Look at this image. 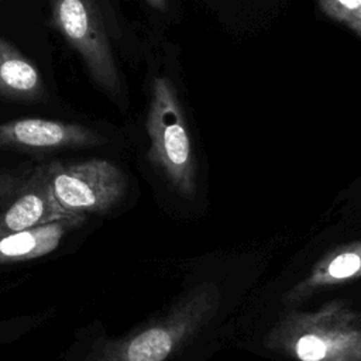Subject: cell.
<instances>
[{"mask_svg": "<svg viewBox=\"0 0 361 361\" xmlns=\"http://www.w3.org/2000/svg\"><path fill=\"white\" fill-rule=\"evenodd\" d=\"M152 8L158 10V11H165L166 6H168V0H145Z\"/></svg>", "mask_w": 361, "mask_h": 361, "instance_id": "4fadbf2b", "label": "cell"}, {"mask_svg": "<svg viewBox=\"0 0 361 361\" xmlns=\"http://www.w3.org/2000/svg\"><path fill=\"white\" fill-rule=\"evenodd\" d=\"M42 161L35 164L23 188L0 209V235L75 217L56 202Z\"/></svg>", "mask_w": 361, "mask_h": 361, "instance_id": "52a82bcc", "label": "cell"}, {"mask_svg": "<svg viewBox=\"0 0 361 361\" xmlns=\"http://www.w3.org/2000/svg\"><path fill=\"white\" fill-rule=\"evenodd\" d=\"M219 305L216 285H197L161 317L126 336L97 341L87 361H166L214 317Z\"/></svg>", "mask_w": 361, "mask_h": 361, "instance_id": "6da1fadb", "label": "cell"}, {"mask_svg": "<svg viewBox=\"0 0 361 361\" xmlns=\"http://www.w3.org/2000/svg\"><path fill=\"white\" fill-rule=\"evenodd\" d=\"M52 21L97 86L117 97L121 92L118 71L97 0H52Z\"/></svg>", "mask_w": 361, "mask_h": 361, "instance_id": "5b68a950", "label": "cell"}, {"mask_svg": "<svg viewBox=\"0 0 361 361\" xmlns=\"http://www.w3.org/2000/svg\"><path fill=\"white\" fill-rule=\"evenodd\" d=\"M361 278V240L351 241L329 251L282 296L285 305H296L314 293L336 288Z\"/></svg>", "mask_w": 361, "mask_h": 361, "instance_id": "ba28073f", "label": "cell"}, {"mask_svg": "<svg viewBox=\"0 0 361 361\" xmlns=\"http://www.w3.org/2000/svg\"><path fill=\"white\" fill-rule=\"evenodd\" d=\"M265 345L295 361H361V314L344 300L285 313Z\"/></svg>", "mask_w": 361, "mask_h": 361, "instance_id": "7a4b0ae2", "label": "cell"}, {"mask_svg": "<svg viewBox=\"0 0 361 361\" xmlns=\"http://www.w3.org/2000/svg\"><path fill=\"white\" fill-rule=\"evenodd\" d=\"M35 158L37 157L25 155L20 161L7 164L0 162V209H3L23 188L35 164L39 161Z\"/></svg>", "mask_w": 361, "mask_h": 361, "instance_id": "8fae6325", "label": "cell"}, {"mask_svg": "<svg viewBox=\"0 0 361 361\" xmlns=\"http://www.w3.org/2000/svg\"><path fill=\"white\" fill-rule=\"evenodd\" d=\"M86 219L75 216L0 235V265L20 264L54 252L68 234L82 228Z\"/></svg>", "mask_w": 361, "mask_h": 361, "instance_id": "9c48e42d", "label": "cell"}, {"mask_svg": "<svg viewBox=\"0 0 361 361\" xmlns=\"http://www.w3.org/2000/svg\"><path fill=\"white\" fill-rule=\"evenodd\" d=\"M322 11L361 37V0H317Z\"/></svg>", "mask_w": 361, "mask_h": 361, "instance_id": "7c38bea8", "label": "cell"}, {"mask_svg": "<svg viewBox=\"0 0 361 361\" xmlns=\"http://www.w3.org/2000/svg\"><path fill=\"white\" fill-rule=\"evenodd\" d=\"M0 94L16 100H37L44 94V83L37 66L3 39H0Z\"/></svg>", "mask_w": 361, "mask_h": 361, "instance_id": "30bf717a", "label": "cell"}, {"mask_svg": "<svg viewBox=\"0 0 361 361\" xmlns=\"http://www.w3.org/2000/svg\"><path fill=\"white\" fill-rule=\"evenodd\" d=\"M106 138L76 123L48 118H17L0 121V152L45 155L62 149L102 145Z\"/></svg>", "mask_w": 361, "mask_h": 361, "instance_id": "8992f818", "label": "cell"}, {"mask_svg": "<svg viewBox=\"0 0 361 361\" xmlns=\"http://www.w3.org/2000/svg\"><path fill=\"white\" fill-rule=\"evenodd\" d=\"M45 176L59 206L72 216L104 214L124 196L127 179L111 161H42Z\"/></svg>", "mask_w": 361, "mask_h": 361, "instance_id": "277c9868", "label": "cell"}, {"mask_svg": "<svg viewBox=\"0 0 361 361\" xmlns=\"http://www.w3.org/2000/svg\"><path fill=\"white\" fill-rule=\"evenodd\" d=\"M145 127L149 161L179 195L192 199L196 192V159L179 99L166 78L152 82Z\"/></svg>", "mask_w": 361, "mask_h": 361, "instance_id": "3957f363", "label": "cell"}]
</instances>
